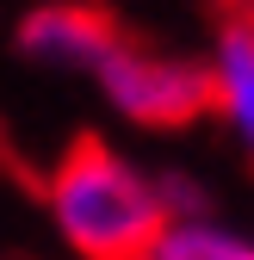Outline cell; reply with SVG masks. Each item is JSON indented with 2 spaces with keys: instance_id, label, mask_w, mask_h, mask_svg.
I'll return each mask as SVG.
<instances>
[{
  "instance_id": "obj_3",
  "label": "cell",
  "mask_w": 254,
  "mask_h": 260,
  "mask_svg": "<svg viewBox=\"0 0 254 260\" xmlns=\"http://www.w3.org/2000/svg\"><path fill=\"white\" fill-rule=\"evenodd\" d=\"M124 31L131 19L106 0H50L19 19V50L31 62H56V69H100Z\"/></svg>"
},
{
  "instance_id": "obj_6",
  "label": "cell",
  "mask_w": 254,
  "mask_h": 260,
  "mask_svg": "<svg viewBox=\"0 0 254 260\" xmlns=\"http://www.w3.org/2000/svg\"><path fill=\"white\" fill-rule=\"evenodd\" d=\"M236 7H242V13H248V19H254V0H236Z\"/></svg>"
},
{
  "instance_id": "obj_4",
  "label": "cell",
  "mask_w": 254,
  "mask_h": 260,
  "mask_svg": "<svg viewBox=\"0 0 254 260\" xmlns=\"http://www.w3.org/2000/svg\"><path fill=\"white\" fill-rule=\"evenodd\" d=\"M217 87H224V118L236 130V143L248 155L254 174V19L236 7V0H217Z\"/></svg>"
},
{
  "instance_id": "obj_5",
  "label": "cell",
  "mask_w": 254,
  "mask_h": 260,
  "mask_svg": "<svg viewBox=\"0 0 254 260\" xmlns=\"http://www.w3.org/2000/svg\"><path fill=\"white\" fill-rule=\"evenodd\" d=\"M149 260H254V242H236L224 230H205V223H174V230L155 242Z\"/></svg>"
},
{
  "instance_id": "obj_2",
  "label": "cell",
  "mask_w": 254,
  "mask_h": 260,
  "mask_svg": "<svg viewBox=\"0 0 254 260\" xmlns=\"http://www.w3.org/2000/svg\"><path fill=\"white\" fill-rule=\"evenodd\" d=\"M93 75H100L106 100L124 118H137L149 130H193L205 118H224V87H217V69H211V62L174 56V50H162L155 38H143L137 25L112 44V56Z\"/></svg>"
},
{
  "instance_id": "obj_1",
  "label": "cell",
  "mask_w": 254,
  "mask_h": 260,
  "mask_svg": "<svg viewBox=\"0 0 254 260\" xmlns=\"http://www.w3.org/2000/svg\"><path fill=\"white\" fill-rule=\"evenodd\" d=\"M50 217L81 260H149L180 211L100 130H75L50 161Z\"/></svg>"
}]
</instances>
